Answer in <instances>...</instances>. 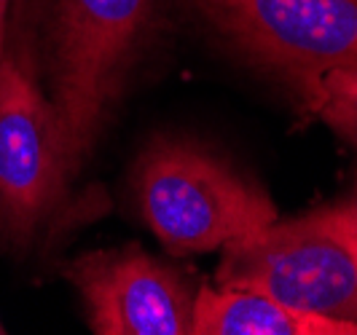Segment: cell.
I'll list each match as a JSON object with an SVG mask.
<instances>
[{"label": "cell", "mask_w": 357, "mask_h": 335, "mask_svg": "<svg viewBox=\"0 0 357 335\" xmlns=\"http://www.w3.org/2000/svg\"><path fill=\"white\" fill-rule=\"evenodd\" d=\"M197 14L252 70L309 107L320 78L357 68V0H191Z\"/></svg>", "instance_id": "cell-4"}, {"label": "cell", "mask_w": 357, "mask_h": 335, "mask_svg": "<svg viewBox=\"0 0 357 335\" xmlns=\"http://www.w3.org/2000/svg\"><path fill=\"white\" fill-rule=\"evenodd\" d=\"M8 8H11V0H0V56L6 54V36H8Z\"/></svg>", "instance_id": "cell-9"}, {"label": "cell", "mask_w": 357, "mask_h": 335, "mask_svg": "<svg viewBox=\"0 0 357 335\" xmlns=\"http://www.w3.org/2000/svg\"><path fill=\"white\" fill-rule=\"evenodd\" d=\"M341 212H344V217H347V223H349V228H352V233H355V239H357V196L352 201L341 204Z\"/></svg>", "instance_id": "cell-10"}, {"label": "cell", "mask_w": 357, "mask_h": 335, "mask_svg": "<svg viewBox=\"0 0 357 335\" xmlns=\"http://www.w3.org/2000/svg\"><path fill=\"white\" fill-rule=\"evenodd\" d=\"M220 287L252 290L306 314L357 325V239L341 204L274 220L223 247Z\"/></svg>", "instance_id": "cell-3"}, {"label": "cell", "mask_w": 357, "mask_h": 335, "mask_svg": "<svg viewBox=\"0 0 357 335\" xmlns=\"http://www.w3.org/2000/svg\"><path fill=\"white\" fill-rule=\"evenodd\" d=\"M0 333H6V330H3V322H0Z\"/></svg>", "instance_id": "cell-11"}, {"label": "cell", "mask_w": 357, "mask_h": 335, "mask_svg": "<svg viewBox=\"0 0 357 335\" xmlns=\"http://www.w3.org/2000/svg\"><path fill=\"white\" fill-rule=\"evenodd\" d=\"M164 0H49L43 78L70 172L91 159L159 27Z\"/></svg>", "instance_id": "cell-1"}, {"label": "cell", "mask_w": 357, "mask_h": 335, "mask_svg": "<svg viewBox=\"0 0 357 335\" xmlns=\"http://www.w3.org/2000/svg\"><path fill=\"white\" fill-rule=\"evenodd\" d=\"M75 180L52 100L6 52L0 56V242L33 244Z\"/></svg>", "instance_id": "cell-5"}, {"label": "cell", "mask_w": 357, "mask_h": 335, "mask_svg": "<svg viewBox=\"0 0 357 335\" xmlns=\"http://www.w3.org/2000/svg\"><path fill=\"white\" fill-rule=\"evenodd\" d=\"M191 335H357V325L306 314L264 293L218 284L197 290Z\"/></svg>", "instance_id": "cell-7"}, {"label": "cell", "mask_w": 357, "mask_h": 335, "mask_svg": "<svg viewBox=\"0 0 357 335\" xmlns=\"http://www.w3.org/2000/svg\"><path fill=\"white\" fill-rule=\"evenodd\" d=\"M65 276L97 335H191L197 290L178 268L140 247L86 252Z\"/></svg>", "instance_id": "cell-6"}, {"label": "cell", "mask_w": 357, "mask_h": 335, "mask_svg": "<svg viewBox=\"0 0 357 335\" xmlns=\"http://www.w3.org/2000/svg\"><path fill=\"white\" fill-rule=\"evenodd\" d=\"M306 110L333 129L341 140L357 148V68L325 72Z\"/></svg>", "instance_id": "cell-8"}, {"label": "cell", "mask_w": 357, "mask_h": 335, "mask_svg": "<svg viewBox=\"0 0 357 335\" xmlns=\"http://www.w3.org/2000/svg\"><path fill=\"white\" fill-rule=\"evenodd\" d=\"M145 226L175 258L215 252L274 223L271 196L202 142L156 137L135 169Z\"/></svg>", "instance_id": "cell-2"}]
</instances>
